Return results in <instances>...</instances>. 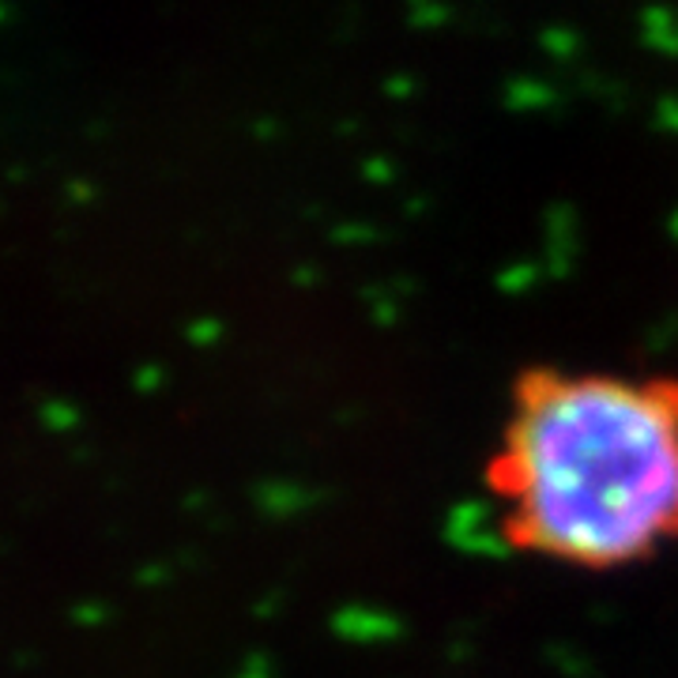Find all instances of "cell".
Returning a JSON list of instances; mask_svg holds the SVG:
<instances>
[{"label":"cell","mask_w":678,"mask_h":678,"mask_svg":"<svg viewBox=\"0 0 678 678\" xmlns=\"http://www.w3.org/2000/svg\"><path fill=\"white\" fill-rule=\"evenodd\" d=\"M486 490L520 554L592 574L656 558L678 543V378L525 370Z\"/></svg>","instance_id":"obj_1"},{"label":"cell","mask_w":678,"mask_h":678,"mask_svg":"<svg viewBox=\"0 0 678 678\" xmlns=\"http://www.w3.org/2000/svg\"><path fill=\"white\" fill-rule=\"evenodd\" d=\"M46 419H53V427H64V422L61 419H69V411H61V407H46Z\"/></svg>","instance_id":"obj_2"},{"label":"cell","mask_w":678,"mask_h":678,"mask_svg":"<svg viewBox=\"0 0 678 678\" xmlns=\"http://www.w3.org/2000/svg\"><path fill=\"white\" fill-rule=\"evenodd\" d=\"M0 20H4V8H0Z\"/></svg>","instance_id":"obj_3"}]
</instances>
